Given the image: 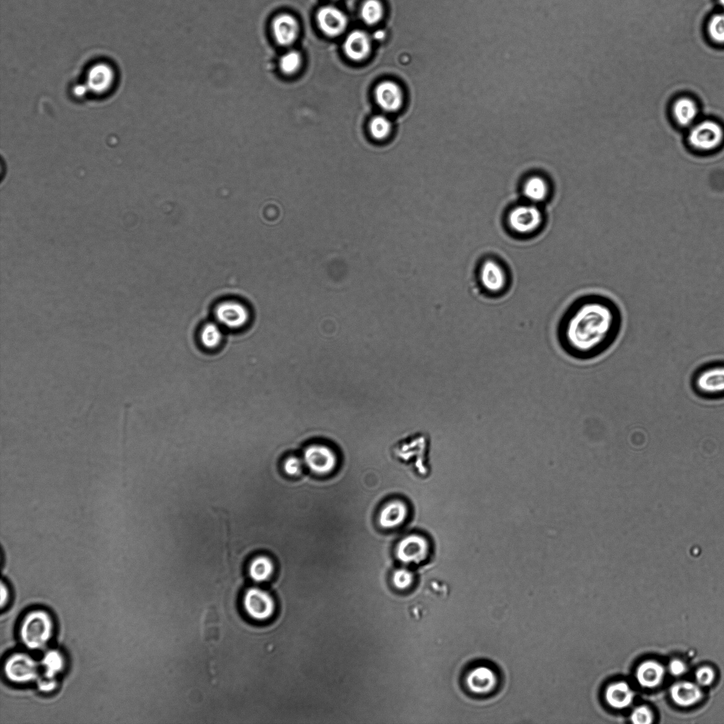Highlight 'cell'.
I'll return each mask as SVG.
<instances>
[{
  "instance_id": "52a82bcc",
  "label": "cell",
  "mask_w": 724,
  "mask_h": 724,
  "mask_svg": "<svg viewBox=\"0 0 724 724\" xmlns=\"http://www.w3.org/2000/svg\"><path fill=\"white\" fill-rule=\"evenodd\" d=\"M4 671L11 682L27 683L37 679L39 664L25 653H16L5 661Z\"/></svg>"
},
{
  "instance_id": "ffe728a7",
  "label": "cell",
  "mask_w": 724,
  "mask_h": 724,
  "mask_svg": "<svg viewBox=\"0 0 724 724\" xmlns=\"http://www.w3.org/2000/svg\"><path fill=\"white\" fill-rule=\"evenodd\" d=\"M634 693L625 682H617L609 685L605 691L607 703L612 708L622 709L633 701Z\"/></svg>"
},
{
  "instance_id": "d6a6232c",
  "label": "cell",
  "mask_w": 724,
  "mask_h": 724,
  "mask_svg": "<svg viewBox=\"0 0 724 724\" xmlns=\"http://www.w3.org/2000/svg\"><path fill=\"white\" fill-rule=\"evenodd\" d=\"M303 463V460L299 457L289 456L284 462V471L289 476H297L301 472Z\"/></svg>"
},
{
  "instance_id": "603a6c76",
  "label": "cell",
  "mask_w": 724,
  "mask_h": 724,
  "mask_svg": "<svg viewBox=\"0 0 724 724\" xmlns=\"http://www.w3.org/2000/svg\"><path fill=\"white\" fill-rule=\"evenodd\" d=\"M223 327L217 322L205 323L200 329L199 341L208 349H215L223 341Z\"/></svg>"
},
{
  "instance_id": "44dd1931",
  "label": "cell",
  "mask_w": 724,
  "mask_h": 724,
  "mask_svg": "<svg viewBox=\"0 0 724 724\" xmlns=\"http://www.w3.org/2000/svg\"><path fill=\"white\" fill-rule=\"evenodd\" d=\"M698 112L696 103L688 97L678 98L672 105V114L677 123L684 127L694 123Z\"/></svg>"
},
{
  "instance_id": "4dcf8cb0",
  "label": "cell",
  "mask_w": 724,
  "mask_h": 724,
  "mask_svg": "<svg viewBox=\"0 0 724 724\" xmlns=\"http://www.w3.org/2000/svg\"><path fill=\"white\" fill-rule=\"evenodd\" d=\"M631 720L635 724H650L653 722V715L651 710L646 706H640L632 711Z\"/></svg>"
},
{
  "instance_id": "cb8c5ba5",
  "label": "cell",
  "mask_w": 724,
  "mask_h": 724,
  "mask_svg": "<svg viewBox=\"0 0 724 724\" xmlns=\"http://www.w3.org/2000/svg\"><path fill=\"white\" fill-rule=\"evenodd\" d=\"M301 55L296 49H286L277 59V69L284 76L294 75L300 68Z\"/></svg>"
},
{
  "instance_id": "e0dca14e",
  "label": "cell",
  "mask_w": 724,
  "mask_h": 724,
  "mask_svg": "<svg viewBox=\"0 0 724 724\" xmlns=\"http://www.w3.org/2000/svg\"><path fill=\"white\" fill-rule=\"evenodd\" d=\"M670 693L672 701L677 705L683 707L692 706L702 698L699 685L689 681L674 683L670 687Z\"/></svg>"
},
{
  "instance_id": "9a60e30c",
  "label": "cell",
  "mask_w": 724,
  "mask_h": 724,
  "mask_svg": "<svg viewBox=\"0 0 724 724\" xmlns=\"http://www.w3.org/2000/svg\"><path fill=\"white\" fill-rule=\"evenodd\" d=\"M409 515L407 503L399 499L386 503L378 514V523L381 527L390 530L402 525Z\"/></svg>"
},
{
  "instance_id": "ba28073f",
  "label": "cell",
  "mask_w": 724,
  "mask_h": 724,
  "mask_svg": "<svg viewBox=\"0 0 724 724\" xmlns=\"http://www.w3.org/2000/svg\"><path fill=\"white\" fill-rule=\"evenodd\" d=\"M431 551V544L423 535L410 534L402 538L397 544V559L404 564H419L425 561Z\"/></svg>"
},
{
  "instance_id": "83f0119b",
  "label": "cell",
  "mask_w": 724,
  "mask_h": 724,
  "mask_svg": "<svg viewBox=\"0 0 724 724\" xmlns=\"http://www.w3.org/2000/svg\"><path fill=\"white\" fill-rule=\"evenodd\" d=\"M707 31L712 41L717 44H724V12L716 13L711 17Z\"/></svg>"
},
{
  "instance_id": "2e32d148",
  "label": "cell",
  "mask_w": 724,
  "mask_h": 724,
  "mask_svg": "<svg viewBox=\"0 0 724 724\" xmlns=\"http://www.w3.org/2000/svg\"><path fill=\"white\" fill-rule=\"evenodd\" d=\"M375 96L378 105L385 111H396L402 105V91L392 81H383L378 84L375 90Z\"/></svg>"
},
{
  "instance_id": "f546056e",
  "label": "cell",
  "mask_w": 724,
  "mask_h": 724,
  "mask_svg": "<svg viewBox=\"0 0 724 724\" xmlns=\"http://www.w3.org/2000/svg\"><path fill=\"white\" fill-rule=\"evenodd\" d=\"M392 579L393 585L396 588L400 590H406L413 585L414 576L413 572L408 568H400L394 571Z\"/></svg>"
},
{
  "instance_id": "ac0fdd59",
  "label": "cell",
  "mask_w": 724,
  "mask_h": 724,
  "mask_svg": "<svg viewBox=\"0 0 724 724\" xmlns=\"http://www.w3.org/2000/svg\"><path fill=\"white\" fill-rule=\"evenodd\" d=\"M665 676V668L658 661L648 660L641 662L637 667L636 677L638 684L646 688H654L660 685Z\"/></svg>"
},
{
  "instance_id": "30bf717a",
  "label": "cell",
  "mask_w": 724,
  "mask_h": 724,
  "mask_svg": "<svg viewBox=\"0 0 724 724\" xmlns=\"http://www.w3.org/2000/svg\"><path fill=\"white\" fill-rule=\"evenodd\" d=\"M303 460L306 467L314 474L327 475L332 473L337 465L335 452L327 445L313 443L308 445L303 452Z\"/></svg>"
},
{
  "instance_id": "d6986e66",
  "label": "cell",
  "mask_w": 724,
  "mask_h": 724,
  "mask_svg": "<svg viewBox=\"0 0 724 724\" xmlns=\"http://www.w3.org/2000/svg\"><path fill=\"white\" fill-rule=\"evenodd\" d=\"M370 41L368 35L361 30L351 32L346 38L344 49L346 56L352 60L359 61L369 53Z\"/></svg>"
},
{
  "instance_id": "d590c367",
  "label": "cell",
  "mask_w": 724,
  "mask_h": 724,
  "mask_svg": "<svg viewBox=\"0 0 724 724\" xmlns=\"http://www.w3.org/2000/svg\"><path fill=\"white\" fill-rule=\"evenodd\" d=\"M10 597V592L7 585L1 580V607L3 609L7 605Z\"/></svg>"
},
{
  "instance_id": "1f68e13d",
  "label": "cell",
  "mask_w": 724,
  "mask_h": 724,
  "mask_svg": "<svg viewBox=\"0 0 724 724\" xmlns=\"http://www.w3.org/2000/svg\"><path fill=\"white\" fill-rule=\"evenodd\" d=\"M715 677L716 672L709 666H702L695 672L696 681L699 686L706 687L711 685L715 680Z\"/></svg>"
},
{
  "instance_id": "e575fe53",
  "label": "cell",
  "mask_w": 724,
  "mask_h": 724,
  "mask_svg": "<svg viewBox=\"0 0 724 724\" xmlns=\"http://www.w3.org/2000/svg\"><path fill=\"white\" fill-rule=\"evenodd\" d=\"M37 687L43 692H50L57 687V682L54 679L44 678L37 679Z\"/></svg>"
},
{
  "instance_id": "484cf974",
  "label": "cell",
  "mask_w": 724,
  "mask_h": 724,
  "mask_svg": "<svg viewBox=\"0 0 724 724\" xmlns=\"http://www.w3.org/2000/svg\"><path fill=\"white\" fill-rule=\"evenodd\" d=\"M274 571L272 561L267 556H256L249 566V574L256 582H263L270 578Z\"/></svg>"
},
{
  "instance_id": "74e56055",
  "label": "cell",
  "mask_w": 724,
  "mask_h": 724,
  "mask_svg": "<svg viewBox=\"0 0 724 724\" xmlns=\"http://www.w3.org/2000/svg\"><path fill=\"white\" fill-rule=\"evenodd\" d=\"M718 4L720 7L724 10V0H718Z\"/></svg>"
},
{
  "instance_id": "4fadbf2b",
  "label": "cell",
  "mask_w": 724,
  "mask_h": 724,
  "mask_svg": "<svg viewBox=\"0 0 724 724\" xmlns=\"http://www.w3.org/2000/svg\"><path fill=\"white\" fill-rule=\"evenodd\" d=\"M243 606L247 614L258 621L269 619L273 614L275 608L271 595L257 588H250L245 592Z\"/></svg>"
},
{
  "instance_id": "3957f363",
  "label": "cell",
  "mask_w": 724,
  "mask_h": 724,
  "mask_svg": "<svg viewBox=\"0 0 724 724\" xmlns=\"http://www.w3.org/2000/svg\"><path fill=\"white\" fill-rule=\"evenodd\" d=\"M501 682L498 670L491 664L479 662L467 667L462 683L467 693L477 697L489 696L498 689Z\"/></svg>"
},
{
  "instance_id": "4316f807",
  "label": "cell",
  "mask_w": 724,
  "mask_h": 724,
  "mask_svg": "<svg viewBox=\"0 0 724 724\" xmlns=\"http://www.w3.org/2000/svg\"><path fill=\"white\" fill-rule=\"evenodd\" d=\"M383 13V6L378 0H367L361 11L362 19L368 25L378 23L381 19Z\"/></svg>"
},
{
  "instance_id": "5bb4252c",
  "label": "cell",
  "mask_w": 724,
  "mask_h": 724,
  "mask_svg": "<svg viewBox=\"0 0 724 724\" xmlns=\"http://www.w3.org/2000/svg\"><path fill=\"white\" fill-rule=\"evenodd\" d=\"M317 21L321 30L329 36L341 34L347 24L344 13L332 6L321 8L317 14Z\"/></svg>"
},
{
  "instance_id": "5b68a950",
  "label": "cell",
  "mask_w": 724,
  "mask_h": 724,
  "mask_svg": "<svg viewBox=\"0 0 724 724\" xmlns=\"http://www.w3.org/2000/svg\"><path fill=\"white\" fill-rule=\"evenodd\" d=\"M694 392L702 399H711L724 394V366L703 365L691 378Z\"/></svg>"
},
{
  "instance_id": "9c48e42d",
  "label": "cell",
  "mask_w": 724,
  "mask_h": 724,
  "mask_svg": "<svg viewBox=\"0 0 724 724\" xmlns=\"http://www.w3.org/2000/svg\"><path fill=\"white\" fill-rule=\"evenodd\" d=\"M214 317L222 327L238 329L248 323L250 314L247 307L240 300L226 299L216 306Z\"/></svg>"
},
{
  "instance_id": "277c9868",
  "label": "cell",
  "mask_w": 724,
  "mask_h": 724,
  "mask_svg": "<svg viewBox=\"0 0 724 724\" xmlns=\"http://www.w3.org/2000/svg\"><path fill=\"white\" fill-rule=\"evenodd\" d=\"M724 141V130L713 120L701 121L690 128L687 141L691 151L704 155L718 149Z\"/></svg>"
},
{
  "instance_id": "7402d4cb",
  "label": "cell",
  "mask_w": 724,
  "mask_h": 724,
  "mask_svg": "<svg viewBox=\"0 0 724 724\" xmlns=\"http://www.w3.org/2000/svg\"><path fill=\"white\" fill-rule=\"evenodd\" d=\"M549 192V187L546 180L538 175H533L527 179L522 186V193L529 201L533 203L544 200Z\"/></svg>"
},
{
  "instance_id": "d4e9b609",
  "label": "cell",
  "mask_w": 724,
  "mask_h": 724,
  "mask_svg": "<svg viewBox=\"0 0 724 724\" xmlns=\"http://www.w3.org/2000/svg\"><path fill=\"white\" fill-rule=\"evenodd\" d=\"M40 665L44 669V677L55 679L65 666V659L61 652L57 650H47L42 657Z\"/></svg>"
},
{
  "instance_id": "836d02e7",
  "label": "cell",
  "mask_w": 724,
  "mask_h": 724,
  "mask_svg": "<svg viewBox=\"0 0 724 724\" xmlns=\"http://www.w3.org/2000/svg\"><path fill=\"white\" fill-rule=\"evenodd\" d=\"M668 668L670 672L676 677L683 675L687 670L685 663L679 659L672 660L669 663Z\"/></svg>"
},
{
  "instance_id": "6da1fadb",
  "label": "cell",
  "mask_w": 724,
  "mask_h": 724,
  "mask_svg": "<svg viewBox=\"0 0 724 724\" xmlns=\"http://www.w3.org/2000/svg\"><path fill=\"white\" fill-rule=\"evenodd\" d=\"M622 325L619 306L602 294H587L572 302L561 317L557 329L562 349L580 360L595 358L617 339Z\"/></svg>"
},
{
  "instance_id": "f1b7e54d",
  "label": "cell",
  "mask_w": 724,
  "mask_h": 724,
  "mask_svg": "<svg viewBox=\"0 0 724 724\" xmlns=\"http://www.w3.org/2000/svg\"><path fill=\"white\" fill-rule=\"evenodd\" d=\"M370 132L376 139H383L390 134L391 124L385 117L378 115L373 117L370 122Z\"/></svg>"
},
{
  "instance_id": "8d00e7d4",
  "label": "cell",
  "mask_w": 724,
  "mask_h": 724,
  "mask_svg": "<svg viewBox=\"0 0 724 724\" xmlns=\"http://www.w3.org/2000/svg\"><path fill=\"white\" fill-rule=\"evenodd\" d=\"M385 33L383 30H377L374 34V37L377 40H381L385 37Z\"/></svg>"
},
{
  "instance_id": "8fae6325",
  "label": "cell",
  "mask_w": 724,
  "mask_h": 724,
  "mask_svg": "<svg viewBox=\"0 0 724 724\" xmlns=\"http://www.w3.org/2000/svg\"><path fill=\"white\" fill-rule=\"evenodd\" d=\"M542 222V214L535 204L519 205L508 216L510 229L520 235H528L537 230Z\"/></svg>"
},
{
  "instance_id": "8992f818",
  "label": "cell",
  "mask_w": 724,
  "mask_h": 724,
  "mask_svg": "<svg viewBox=\"0 0 724 724\" xmlns=\"http://www.w3.org/2000/svg\"><path fill=\"white\" fill-rule=\"evenodd\" d=\"M479 281L483 293L491 298L503 295L508 287V277L505 269L492 259L486 260L481 264Z\"/></svg>"
},
{
  "instance_id": "7a4b0ae2",
  "label": "cell",
  "mask_w": 724,
  "mask_h": 724,
  "mask_svg": "<svg viewBox=\"0 0 724 724\" xmlns=\"http://www.w3.org/2000/svg\"><path fill=\"white\" fill-rule=\"evenodd\" d=\"M20 637L23 645L30 650L45 648L54 633V621L49 612L43 609L29 612L21 624Z\"/></svg>"
},
{
  "instance_id": "7c38bea8",
  "label": "cell",
  "mask_w": 724,
  "mask_h": 724,
  "mask_svg": "<svg viewBox=\"0 0 724 724\" xmlns=\"http://www.w3.org/2000/svg\"><path fill=\"white\" fill-rule=\"evenodd\" d=\"M299 30L297 19L288 13L282 12L274 15L269 23L272 40L284 48H289L296 42Z\"/></svg>"
}]
</instances>
